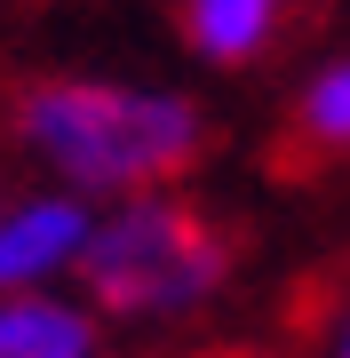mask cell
<instances>
[{"mask_svg": "<svg viewBox=\"0 0 350 358\" xmlns=\"http://www.w3.org/2000/svg\"><path fill=\"white\" fill-rule=\"evenodd\" d=\"M302 136L319 152H350V56L326 64L311 88H302Z\"/></svg>", "mask_w": 350, "mask_h": 358, "instance_id": "8992f818", "label": "cell"}, {"mask_svg": "<svg viewBox=\"0 0 350 358\" xmlns=\"http://www.w3.org/2000/svg\"><path fill=\"white\" fill-rule=\"evenodd\" d=\"M295 0H183V40H191L207 64H247L263 56L286 24Z\"/></svg>", "mask_w": 350, "mask_h": 358, "instance_id": "5b68a950", "label": "cell"}, {"mask_svg": "<svg viewBox=\"0 0 350 358\" xmlns=\"http://www.w3.org/2000/svg\"><path fill=\"white\" fill-rule=\"evenodd\" d=\"M96 310L64 294H0V358H96Z\"/></svg>", "mask_w": 350, "mask_h": 358, "instance_id": "277c9868", "label": "cell"}, {"mask_svg": "<svg viewBox=\"0 0 350 358\" xmlns=\"http://www.w3.org/2000/svg\"><path fill=\"white\" fill-rule=\"evenodd\" d=\"M88 223L96 215L80 192H32V199L0 207V294H40L64 271H80Z\"/></svg>", "mask_w": 350, "mask_h": 358, "instance_id": "3957f363", "label": "cell"}, {"mask_svg": "<svg viewBox=\"0 0 350 358\" xmlns=\"http://www.w3.org/2000/svg\"><path fill=\"white\" fill-rule=\"evenodd\" d=\"M223 271H231L223 231L159 192H136L112 215H96L80 247L88 310H112V319H183L223 287Z\"/></svg>", "mask_w": 350, "mask_h": 358, "instance_id": "7a4b0ae2", "label": "cell"}, {"mask_svg": "<svg viewBox=\"0 0 350 358\" xmlns=\"http://www.w3.org/2000/svg\"><path fill=\"white\" fill-rule=\"evenodd\" d=\"M16 143L80 199H136L199 159V103L136 80H32L16 96Z\"/></svg>", "mask_w": 350, "mask_h": 358, "instance_id": "6da1fadb", "label": "cell"}, {"mask_svg": "<svg viewBox=\"0 0 350 358\" xmlns=\"http://www.w3.org/2000/svg\"><path fill=\"white\" fill-rule=\"evenodd\" d=\"M326 358H350V310L335 319V334H326Z\"/></svg>", "mask_w": 350, "mask_h": 358, "instance_id": "52a82bcc", "label": "cell"}]
</instances>
